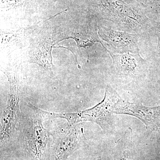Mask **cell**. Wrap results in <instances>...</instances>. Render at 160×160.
<instances>
[{
  "label": "cell",
  "instance_id": "cell-1",
  "mask_svg": "<svg viewBox=\"0 0 160 160\" xmlns=\"http://www.w3.org/2000/svg\"><path fill=\"white\" fill-rule=\"evenodd\" d=\"M95 7L105 20L126 31L141 34L151 25V20L139 9L122 0H95Z\"/></svg>",
  "mask_w": 160,
  "mask_h": 160
},
{
  "label": "cell",
  "instance_id": "cell-2",
  "mask_svg": "<svg viewBox=\"0 0 160 160\" xmlns=\"http://www.w3.org/2000/svg\"><path fill=\"white\" fill-rule=\"evenodd\" d=\"M119 99L116 92L107 86L104 99L93 108L75 112H50V116L51 118L64 119L70 125L82 122H93L104 129L109 124L111 114L113 113L115 106Z\"/></svg>",
  "mask_w": 160,
  "mask_h": 160
},
{
  "label": "cell",
  "instance_id": "cell-3",
  "mask_svg": "<svg viewBox=\"0 0 160 160\" xmlns=\"http://www.w3.org/2000/svg\"><path fill=\"white\" fill-rule=\"evenodd\" d=\"M31 111L27 142L33 160H42L49 142V132L44 127V122L50 118L49 112L42 110L29 104Z\"/></svg>",
  "mask_w": 160,
  "mask_h": 160
},
{
  "label": "cell",
  "instance_id": "cell-4",
  "mask_svg": "<svg viewBox=\"0 0 160 160\" xmlns=\"http://www.w3.org/2000/svg\"><path fill=\"white\" fill-rule=\"evenodd\" d=\"M52 136L54 144L50 160H66L86 139L83 127L80 124L70 125L68 123Z\"/></svg>",
  "mask_w": 160,
  "mask_h": 160
},
{
  "label": "cell",
  "instance_id": "cell-5",
  "mask_svg": "<svg viewBox=\"0 0 160 160\" xmlns=\"http://www.w3.org/2000/svg\"><path fill=\"white\" fill-rule=\"evenodd\" d=\"M10 90L1 119L0 140L1 145L9 141L16 132L19 125V91L14 78L9 79Z\"/></svg>",
  "mask_w": 160,
  "mask_h": 160
},
{
  "label": "cell",
  "instance_id": "cell-6",
  "mask_svg": "<svg viewBox=\"0 0 160 160\" xmlns=\"http://www.w3.org/2000/svg\"><path fill=\"white\" fill-rule=\"evenodd\" d=\"M98 33L102 40L107 42L110 49L118 54L139 52V34L116 31L103 26L100 28Z\"/></svg>",
  "mask_w": 160,
  "mask_h": 160
},
{
  "label": "cell",
  "instance_id": "cell-7",
  "mask_svg": "<svg viewBox=\"0 0 160 160\" xmlns=\"http://www.w3.org/2000/svg\"><path fill=\"white\" fill-rule=\"evenodd\" d=\"M113 113L129 114L139 119L146 128L159 123L160 120V106L148 107L136 105L127 101L119 100L115 106Z\"/></svg>",
  "mask_w": 160,
  "mask_h": 160
},
{
  "label": "cell",
  "instance_id": "cell-8",
  "mask_svg": "<svg viewBox=\"0 0 160 160\" xmlns=\"http://www.w3.org/2000/svg\"><path fill=\"white\" fill-rule=\"evenodd\" d=\"M108 51L116 70L120 74L135 76L140 73L146 66V60L141 57L139 52L114 54L109 50Z\"/></svg>",
  "mask_w": 160,
  "mask_h": 160
},
{
  "label": "cell",
  "instance_id": "cell-9",
  "mask_svg": "<svg viewBox=\"0 0 160 160\" xmlns=\"http://www.w3.org/2000/svg\"><path fill=\"white\" fill-rule=\"evenodd\" d=\"M155 25V32L158 38V49L160 51V15L158 21Z\"/></svg>",
  "mask_w": 160,
  "mask_h": 160
},
{
  "label": "cell",
  "instance_id": "cell-10",
  "mask_svg": "<svg viewBox=\"0 0 160 160\" xmlns=\"http://www.w3.org/2000/svg\"><path fill=\"white\" fill-rule=\"evenodd\" d=\"M136 1L140 3L142 6L147 7L152 6L157 0H136Z\"/></svg>",
  "mask_w": 160,
  "mask_h": 160
},
{
  "label": "cell",
  "instance_id": "cell-11",
  "mask_svg": "<svg viewBox=\"0 0 160 160\" xmlns=\"http://www.w3.org/2000/svg\"><path fill=\"white\" fill-rule=\"evenodd\" d=\"M121 160H129V152L128 151H126L124 152Z\"/></svg>",
  "mask_w": 160,
  "mask_h": 160
}]
</instances>
